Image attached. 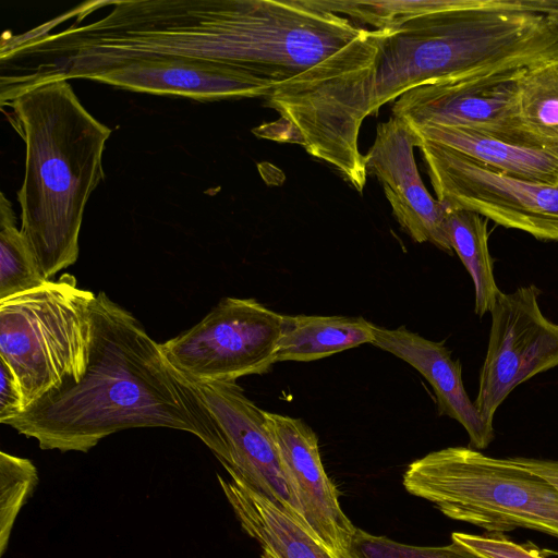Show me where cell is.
I'll list each match as a JSON object with an SVG mask.
<instances>
[{
	"instance_id": "obj_1",
	"label": "cell",
	"mask_w": 558,
	"mask_h": 558,
	"mask_svg": "<svg viewBox=\"0 0 558 558\" xmlns=\"http://www.w3.org/2000/svg\"><path fill=\"white\" fill-rule=\"evenodd\" d=\"M554 2L454 0L395 28H365L324 61L327 93L361 126L421 84L558 56V37L546 17Z\"/></svg>"
},
{
	"instance_id": "obj_2",
	"label": "cell",
	"mask_w": 558,
	"mask_h": 558,
	"mask_svg": "<svg viewBox=\"0 0 558 558\" xmlns=\"http://www.w3.org/2000/svg\"><path fill=\"white\" fill-rule=\"evenodd\" d=\"M85 369L64 380L5 425L35 438L44 450L87 452L102 438L130 428L191 433L215 454L220 435L194 387L166 361L142 324L105 292L90 308Z\"/></svg>"
},
{
	"instance_id": "obj_3",
	"label": "cell",
	"mask_w": 558,
	"mask_h": 558,
	"mask_svg": "<svg viewBox=\"0 0 558 558\" xmlns=\"http://www.w3.org/2000/svg\"><path fill=\"white\" fill-rule=\"evenodd\" d=\"M7 106L26 148L17 193L21 232L51 280L78 257L85 206L105 179L102 154L111 129L87 111L66 80L27 87Z\"/></svg>"
},
{
	"instance_id": "obj_4",
	"label": "cell",
	"mask_w": 558,
	"mask_h": 558,
	"mask_svg": "<svg viewBox=\"0 0 558 558\" xmlns=\"http://www.w3.org/2000/svg\"><path fill=\"white\" fill-rule=\"evenodd\" d=\"M402 483L446 517L488 533L522 527L558 538V492L509 458L448 447L411 462Z\"/></svg>"
},
{
	"instance_id": "obj_5",
	"label": "cell",
	"mask_w": 558,
	"mask_h": 558,
	"mask_svg": "<svg viewBox=\"0 0 558 558\" xmlns=\"http://www.w3.org/2000/svg\"><path fill=\"white\" fill-rule=\"evenodd\" d=\"M94 298L77 287L75 277L64 274L0 302V359L21 385L24 410L64 380L75 381L83 374Z\"/></svg>"
},
{
	"instance_id": "obj_6",
	"label": "cell",
	"mask_w": 558,
	"mask_h": 558,
	"mask_svg": "<svg viewBox=\"0 0 558 558\" xmlns=\"http://www.w3.org/2000/svg\"><path fill=\"white\" fill-rule=\"evenodd\" d=\"M282 327L283 315L254 299L229 296L160 349L189 383L236 381L264 374L276 363Z\"/></svg>"
},
{
	"instance_id": "obj_7",
	"label": "cell",
	"mask_w": 558,
	"mask_h": 558,
	"mask_svg": "<svg viewBox=\"0 0 558 558\" xmlns=\"http://www.w3.org/2000/svg\"><path fill=\"white\" fill-rule=\"evenodd\" d=\"M417 148L445 207L472 210L505 228L558 242V184L506 174L421 137Z\"/></svg>"
},
{
	"instance_id": "obj_8",
	"label": "cell",
	"mask_w": 558,
	"mask_h": 558,
	"mask_svg": "<svg viewBox=\"0 0 558 558\" xmlns=\"http://www.w3.org/2000/svg\"><path fill=\"white\" fill-rule=\"evenodd\" d=\"M539 294L534 284L500 292L489 312L488 347L474 404L490 424L514 388L558 366V325L543 314Z\"/></svg>"
},
{
	"instance_id": "obj_9",
	"label": "cell",
	"mask_w": 558,
	"mask_h": 558,
	"mask_svg": "<svg viewBox=\"0 0 558 558\" xmlns=\"http://www.w3.org/2000/svg\"><path fill=\"white\" fill-rule=\"evenodd\" d=\"M190 384L219 430L220 445L215 456L228 474L307 526L266 426V411L248 399L235 381Z\"/></svg>"
},
{
	"instance_id": "obj_10",
	"label": "cell",
	"mask_w": 558,
	"mask_h": 558,
	"mask_svg": "<svg viewBox=\"0 0 558 558\" xmlns=\"http://www.w3.org/2000/svg\"><path fill=\"white\" fill-rule=\"evenodd\" d=\"M526 66L493 68L421 84L395 100L392 116L412 128L522 126L518 87Z\"/></svg>"
},
{
	"instance_id": "obj_11",
	"label": "cell",
	"mask_w": 558,
	"mask_h": 558,
	"mask_svg": "<svg viewBox=\"0 0 558 558\" xmlns=\"http://www.w3.org/2000/svg\"><path fill=\"white\" fill-rule=\"evenodd\" d=\"M86 78L133 92L197 100L267 97L275 84L240 70L201 59L135 57L82 69Z\"/></svg>"
},
{
	"instance_id": "obj_12",
	"label": "cell",
	"mask_w": 558,
	"mask_h": 558,
	"mask_svg": "<svg viewBox=\"0 0 558 558\" xmlns=\"http://www.w3.org/2000/svg\"><path fill=\"white\" fill-rule=\"evenodd\" d=\"M418 142L410 124L397 117L379 123L365 154L367 173L377 178L393 216L414 242H429L451 254L449 209L429 194L421 179L413 153Z\"/></svg>"
},
{
	"instance_id": "obj_13",
	"label": "cell",
	"mask_w": 558,
	"mask_h": 558,
	"mask_svg": "<svg viewBox=\"0 0 558 558\" xmlns=\"http://www.w3.org/2000/svg\"><path fill=\"white\" fill-rule=\"evenodd\" d=\"M265 415L305 524L340 558H351L357 527L340 507L338 490L320 459L316 434L300 418L267 411Z\"/></svg>"
},
{
	"instance_id": "obj_14",
	"label": "cell",
	"mask_w": 558,
	"mask_h": 558,
	"mask_svg": "<svg viewBox=\"0 0 558 558\" xmlns=\"http://www.w3.org/2000/svg\"><path fill=\"white\" fill-rule=\"evenodd\" d=\"M412 129L425 141L452 148L506 174L558 184V145L538 138L523 126Z\"/></svg>"
},
{
	"instance_id": "obj_15",
	"label": "cell",
	"mask_w": 558,
	"mask_h": 558,
	"mask_svg": "<svg viewBox=\"0 0 558 558\" xmlns=\"http://www.w3.org/2000/svg\"><path fill=\"white\" fill-rule=\"evenodd\" d=\"M373 345L391 353L415 368L432 385L439 415L460 423L474 449H485L494 439L493 424L488 423L469 398L462 367L451 352L436 342L401 326L395 329L374 327Z\"/></svg>"
},
{
	"instance_id": "obj_16",
	"label": "cell",
	"mask_w": 558,
	"mask_h": 558,
	"mask_svg": "<svg viewBox=\"0 0 558 558\" xmlns=\"http://www.w3.org/2000/svg\"><path fill=\"white\" fill-rule=\"evenodd\" d=\"M242 530L260 548V558H340L307 526L238 478L218 475Z\"/></svg>"
},
{
	"instance_id": "obj_17",
	"label": "cell",
	"mask_w": 558,
	"mask_h": 558,
	"mask_svg": "<svg viewBox=\"0 0 558 558\" xmlns=\"http://www.w3.org/2000/svg\"><path fill=\"white\" fill-rule=\"evenodd\" d=\"M375 325L363 317L283 315L277 362H312L373 343Z\"/></svg>"
},
{
	"instance_id": "obj_18",
	"label": "cell",
	"mask_w": 558,
	"mask_h": 558,
	"mask_svg": "<svg viewBox=\"0 0 558 558\" xmlns=\"http://www.w3.org/2000/svg\"><path fill=\"white\" fill-rule=\"evenodd\" d=\"M487 221L482 215L468 209H449L447 217L450 246L472 278L475 313L480 317L490 312L501 292L494 277Z\"/></svg>"
},
{
	"instance_id": "obj_19",
	"label": "cell",
	"mask_w": 558,
	"mask_h": 558,
	"mask_svg": "<svg viewBox=\"0 0 558 558\" xmlns=\"http://www.w3.org/2000/svg\"><path fill=\"white\" fill-rule=\"evenodd\" d=\"M518 119L531 134L558 145V56L525 68L518 87Z\"/></svg>"
},
{
	"instance_id": "obj_20",
	"label": "cell",
	"mask_w": 558,
	"mask_h": 558,
	"mask_svg": "<svg viewBox=\"0 0 558 558\" xmlns=\"http://www.w3.org/2000/svg\"><path fill=\"white\" fill-rule=\"evenodd\" d=\"M43 275L21 229L11 202L0 193V302L45 286Z\"/></svg>"
},
{
	"instance_id": "obj_21",
	"label": "cell",
	"mask_w": 558,
	"mask_h": 558,
	"mask_svg": "<svg viewBox=\"0 0 558 558\" xmlns=\"http://www.w3.org/2000/svg\"><path fill=\"white\" fill-rule=\"evenodd\" d=\"M304 1L313 8L369 24L374 29H386L395 28L412 17L445 9L454 0Z\"/></svg>"
},
{
	"instance_id": "obj_22",
	"label": "cell",
	"mask_w": 558,
	"mask_h": 558,
	"mask_svg": "<svg viewBox=\"0 0 558 558\" xmlns=\"http://www.w3.org/2000/svg\"><path fill=\"white\" fill-rule=\"evenodd\" d=\"M38 483L34 463L0 452V556L8 547L15 520Z\"/></svg>"
},
{
	"instance_id": "obj_23",
	"label": "cell",
	"mask_w": 558,
	"mask_h": 558,
	"mask_svg": "<svg viewBox=\"0 0 558 558\" xmlns=\"http://www.w3.org/2000/svg\"><path fill=\"white\" fill-rule=\"evenodd\" d=\"M351 558H483L457 542L446 546H414L356 529Z\"/></svg>"
},
{
	"instance_id": "obj_24",
	"label": "cell",
	"mask_w": 558,
	"mask_h": 558,
	"mask_svg": "<svg viewBox=\"0 0 558 558\" xmlns=\"http://www.w3.org/2000/svg\"><path fill=\"white\" fill-rule=\"evenodd\" d=\"M451 541L461 544L483 558H546L533 545H521L502 533L476 535L453 532Z\"/></svg>"
},
{
	"instance_id": "obj_25",
	"label": "cell",
	"mask_w": 558,
	"mask_h": 558,
	"mask_svg": "<svg viewBox=\"0 0 558 558\" xmlns=\"http://www.w3.org/2000/svg\"><path fill=\"white\" fill-rule=\"evenodd\" d=\"M23 410L21 385L12 368L0 359V423L5 424Z\"/></svg>"
},
{
	"instance_id": "obj_26",
	"label": "cell",
	"mask_w": 558,
	"mask_h": 558,
	"mask_svg": "<svg viewBox=\"0 0 558 558\" xmlns=\"http://www.w3.org/2000/svg\"><path fill=\"white\" fill-rule=\"evenodd\" d=\"M514 464L533 472L551 484L558 492V461L534 458H509Z\"/></svg>"
},
{
	"instance_id": "obj_27",
	"label": "cell",
	"mask_w": 558,
	"mask_h": 558,
	"mask_svg": "<svg viewBox=\"0 0 558 558\" xmlns=\"http://www.w3.org/2000/svg\"><path fill=\"white\" fill-rule=\"evenodd\" d=\"M548 24L558 37V0H555L554 7L546 13Z\"/></svg>"
},
{
	"instance_id": "obj_28",
	"label": "cell",
	"mask_w": 558,
	"mask_h": 558,
	"mask_svg": "<svg viewBox=\"0 0 558 558\" xmlns=\"http://www.w3.org/2000/svg\"><path fill=\"white\" fill-rule=\"evenodd\" d=\"M244 11H245V0H243V4H242V14H241V23H240V47H241V53H242V70L245 72V58H244V50H243V44H242V26H243Z\"/></svg>"
}]
</instances>
